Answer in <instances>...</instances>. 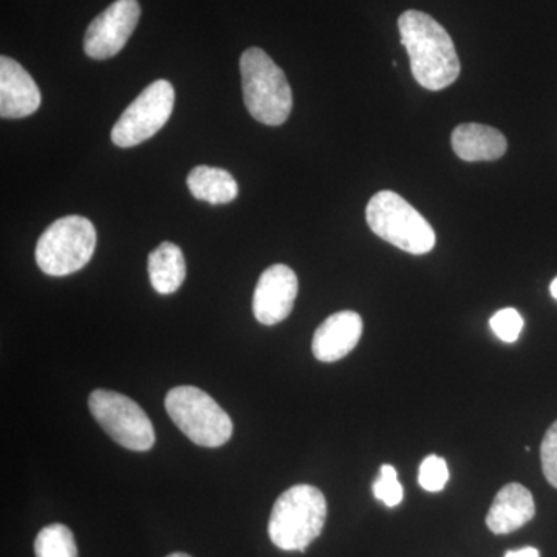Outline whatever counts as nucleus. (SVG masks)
I'll list each match as a JSON object with an SVG mask.
<instances>
[{
    "instance_id": "obj_17",
    "label": "nucleus",
    "mask_w": 557,
    "mask_h": 557,
    "mask_svg": "<svg viewBox=\"0 0 557 557\" xmlns=\"http://www.w3.org/2000/svg\"><path fill=\"white\" fill-rule=\"evenodd\" d=\"M36 557H79L75 536L69 527L53 523L42 528L35 541Z\"/></svg>"
},
{
    "instance_id": "obj_4",
    "label": "nucleus",
    "mask_w": 557,
    "mask_h": 557,
    "mask_svg": "<svg viewBox=\"0 0 557 557\" xmlns=\"http://www.w3.org/2000/svg\"><path fill=\"white\" fill-rule=\"evenodd\" d=\"M370 230L409 255H426L435 247V233L426 219L398 194L381 190L366 208Z\"/></svg>"
},
{
    "instance_id": "obj_15",
    "label": "nucleus",
    "mask_w": 557,
    "mask_h": 557,
    "mask_svg": "<svg viewBox=\"0 0 557 557\" xmlns=\"http://www.w3.org/2000/svg\"><path fill=\"white\" fill-rule=\"evenodd\" d=\"M150 284L160 295H172L182 287L186 277V262L182 249L171 242H163L148 259Z\"/></svg>"
},
{
    "instance_id": "obj_16",
    "label": "nucleus",
    "mask_w": 557,
    "mask_h": 557,
    "mask_svg": "<svg viewBox=\"0 0 557 557\" xmlns=\"http://www.w3.org/2000/svg\"><path fill=\"white\" fill-rule=\"evenodd\" d=\"M188 188L197 200L211 205H226L236 200L239 185L228 171L197 166L189 172Z\"/></svg>"
},
{
    "instance_id": "obj_6",
    "label": "nucleus",
    "mask_w": 557,
    "mask_h": 557,
    "mask_svg": "<svg viewBox=\"0 0 557 557\" xmlns=\"http://www.w3.org/2000/svg\"><path fill=\"white\" fill-rule=\"evenodd\" d=\"M164 406L175 426L196 445L219 448L233 437V421L228 413L199 387L172 388Z\"/></svg>"
},
{
    "instance_id": "obj_7",
    "label": "nucleus",
    "mask_w": 557,
    "mask_h": 557,
    "mask_svg": "<svg viewBox=\"0 0 557 557\" xmlns=\"http://www.w3.org/2000/svg\"><path fill=\"white\" fill-rule=\"evenodd\" d=\"M89 408L106 434L123 448L145 453L156 445L152 421L134 399L98 388L91 392Z\"/></svg>"
},
{
    "instance_id": "obj_23",
    "label": "nucleus",
    "mask_w": 557,
    "mask_h": 557,
    "mask_svg": "<svg viewBox=\"0 0 557 557\" xmlns=\"http://www.w3.org/2000/svg\"><path fill=\"white\" fill-rule=\"evenodd\" d=\"M549 292H552L553 298L557 300V277L549 285Z\"/></svg>"
},
{
    "instance_id": "obj_19",
    "label": "nucleus",
    "mask_w": 557,
    "mask_h": 557,
    "mask_svg": "<svg viewBox=\"0 0 557 557\" xmlns=\"http://www.w3.org/2000/svg\"><path fill=\"white\" fill-rule=\"evenodd\" d=\"M449 480L448 463L445 458L438 456H428L424 458L418 474V482L423 490L429 493H440L445 490Z\"/></svg>"
},
{
    "instance_id": "obj_24",
    "label": "nucleus",
    "mask_w": 557,
    "mask_h": 557,
    "mask_svg": "<svg viewBox=\"0 0 557 557\" xmlns=\"http://www.w3.org/2000/svg\"><path fill=\"white\" fill-rule=\"evenodd\" d=\"M168 557H193V556L185 555V553H172V555H170Z\"/></svg>"
},
{
    "instance_id": "obj_21",
    "label": "nucleus",
    "mask_w": 557,
    "mask_h": 557,
    "mask_svg": "<svg viewBox=\"0 0 557 557\" xmlns=\"http://www.w3.org/2000/svg\"><path fill=\"white\" fill-rule=\"evenodd\" d=\"M542 469L549 485L557 490V421L549 426L541 446Z\"/></svg>"
},
{
    "instance_id": "obj_2",
    "label": "nucleus",
    "mask_w": 557,
    "mask_h": 557,
    "mask_svg": "<svg viewBox=\"0 0 557 557\" xmlns=\"http://www.w3.org/2000/svg\"><path fill=\"white\" fill-rule=\"evenodd\" d=\"M327 500L317 486L296 485L278 496L271 511V542L284 552H306L324 530Z\"/></svg>"
},
{
    "instance_id": "obj_10",
    "label": "nucleus",
    "mask_w": 557,
    "mask_h": 557,
    "mask_svg": "<svg viewBox=\"0 0 557 557\" xmlns=\"http://www.w3.org/2000/svg\"><path fill=\"white\" fill-rule=\"evenodd\" d=\"M299 282L287 265L270 267L259 277L252 296V313L263 325H276L292 313L298 296Z\"/></svg>"
},
{
    "instance_id": "obj_11",
    "label": "nucleus",
    "mask_w": 557,
    "mask_h": 557,
    "mask_svg": "<svg viewBox=\"0 0 557 557\" xmlns=\"http://www.w3.org/2000/svg\"><path fill=\"white\" fill-rule=\"evenodd\" d=\"M39 87L20 62L0 58V116L17 120L30 116L39 109Z\"/></svg>"
},
{
    "instance_id": "obj_5",
    "label": "nucleus",
    "mask_w": 557,
    "mask_h": 557,
    "mask_svg": "<svg viewBox=\"0 0 557 557\" xmlns=\"http://www.w3.org/2000/svg\"><path fill=\"white\" fill-rule=\"evenodd\" d=\"M97 230L89 219L67 215L51 223L36 245V263L49 276H69L90 262Z\"/></svg>"
},
{
    "instance_id": "obj_13",
    "label": "nucleus",
    "mask_w": 557,
    "mask_h": 557,
    "mask_svg": "<svg viewBox=\"0 0 557 557\" xmlns=\"http://www.w3.org/2000/svg\"><path fill=\"white\" fill-rule=\"evenodd\" d=\"M536 515L533 494L520 483H508L498 491L486 516L491 533L509 534L527 525Z\"/></svg>"
},
{
    "instance_id": "obj_1",
    "label": "nucleus",
    "mask_w": 557,
    "mask_h": 557,
    "mask_svg": "<svg viewBox=\"0 0 557 557\" xmlns=\"http://www.w3.org/2000/svg\"><path fill=\"white\" fill-rule=\"evenodd\" d=\"M398 28L417 83L432 91L453 86L460 76V60L442 24L423 11L408 10L399 16Z\"/></svg>"
},
{
    "instance_id": "obj_20",
    "label": "nucleus",
    "mask_w": 557,
    "mask_h": 557,
    "mask_svg": "<svg viewBox=\"0 0 557 557\" xmlns=\"http://www.w3.org/2000/svg\"><path fill=\"white\" fill-rule=\"evenodd\" d=\"M490 325L498 339L516 343L522 333L523 318L516 309H502L491 318Z\"/></svg>"
},
{
    "instance_id": "obj_14",
    "label": "nucleus",
    "mask_w": 557,
    "mask_h": 557,
    "mask_svg": "<svg viewBox=\"0 0 557 557\" xmlns=\"http://www.w3.org/2000/svg\"><path fill=\"white\" fill-rule=\"evenodd\" d=\"M453 148L461 160L474 163L500 159L507 152L508 143L505 135L494 127L467 123L453 132Z\"/></svg>"
},
{
    "instance_id": "obj_18",
    "label": "nucleus",
    "mask_w": 557,
    "mask_h": 557,
    "mask_svg": "<svg viewBox=\"0 0 557 557\" xmlns=\"http://www.w3.org/2000/svg\"><path fill=\"white\" fill-rule=\"evenodd\" d=\"M373 494L388 508L398 507L405 497L401 483H399L397 469L391 465H383L379 479L373 483Z\"/></svg>"
},
{
    "instance_id": "obj_12",
    "label": "nucleus",
    "mask_w": 557,
    "mask_h": 557,
    "mask_svg": "<svg viewBox=\"0 0 557 557\" xmlns=\"http://www.w3.org/2000/svg\"><path fill=\"white\" fill-rule=\"evenodd\" d=\"M361 335V317L355 311H339L319 325L314 332L311 350L319 361H339L357 347Z\"/></svg>"
},
{
    "instance_id": "obj_22",
    "label": "nucleus",
    "mask_w": 557,
    "mask_h": 557,
    "mask_svg": "<svg viewBox=\"0 0 557 557\" xmlns=\"http://www.w3.org/2000/svg\"><path fill=\"white\" fill-rule=\"evenodd\" d=\"M505 557H541V553L536 548L525 547L518 549V552H508Z\"/></svg>"
},
{
    "instance_id": "obj_9",
    "label": "nucleus",
    "mask_w": 557,
    "mask_h": 557,
    "mask_svg": "<svg viewBox=\"0 0 557 557\" xmlns=\"http://www.w3.org/2000/svg\"><path fill=\"white\" fill-rule=\"evenodd\" d=\"M141 7L138 0H115L90 22L84 36V51L91 60H110L119 54L137 28Z\"/></svg>"
},
{
    "instance_id": "obj_8",
    "label": "nucleus",
    "mask_w": 557,
    "mask_h": 557,
    "mask_svg": "<svg viewBox=\"0 0 557 557\" xmlns=\"http://www.w3.org/2000/svg\"><path fill=\"white\" fill-rule=\"evenodd\" d=\"M175 90L168 81L159 79L146 87L124 110L112 129L113 145L134 148L163 129L174 110Z\"/></svg>"
},
{
    "instance_id": "obj_3",
    "label": "nucleus",
    "mask_w": 557,
    "mask_h": 557,
    "mask_svg": "<svg viewBox=\"0 0 557 557\" xmlns=\"http://www.w3.org/2000/svg\"><path fill=\"white\" fill-rule=\"evenodd\" d=\"M242 90L249 115L267 126H281L293 109L292 87L284 70L259 47L240 57Z\"/></svg>"
}]
</instances>
